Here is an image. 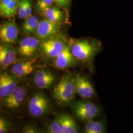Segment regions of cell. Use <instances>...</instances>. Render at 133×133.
<instances>
[{"label": "cell", "mask_w": 133, "mask_h": 133, "mask_svg": "<svg viewBox=\"0 0 133 133\" xmlns=\"http://www.w3.org/2000/svg\"><path fill=\"white\" fill-rule=\"evenodd\" d=\"M70 48L76 59L91 65L96 55L101 50L102 44L95 39H81L72 41Z\"/></svg>", "instance_id": "6da1fadb"}, {"label": "cell", "mask_w": 133, "mask_h": 133, "mask_svg": "<svg viewBox=\"0 0 133 133\" xmlns=\"http://www.w3.org/2000/svg\"><path fill=\"white\" fill-rule=\"evenodd\" d=\"M77 93L74 76L67 75L54 87L52 96L58 105L65 106L70 105Z\"/></svg>", "instance_id": "7a4b0ae2"}, {"label": "cell", "mask_w": 133, "mask_h": 133, "mask_svg": "<svg viewBox=\"0 0 133 133\" xmlns=\"http://www.w3.org/2000/svg\"><path fill=\"white\" fill-rule=\"evenodd\" d=\"M70 107L76 119L85 122L98 117L102 114L100 107L87 99L71 102Z\"/></svg>", "instance_id": "3957f363"}, {"label": "cell", "mask_w": 133, "mask_h": 133, "mask_svg": "<svg viewBox=\"0 0 133 133\" xmlns=\"http://www.w3.org/2000/svg\"><path fill=\"white\" fill-rule=\"evenodd\" d=\"M51 105L46 95L42 92H36L29 101L30 113L34 117H38L45 115L50 109Z\"/></svg>", "instance_id": "277c9868"}, {"label": "cell", "mask_w": 133, "mask_h": 133, "mask_svg": "<svg viewBox=\"0 0 133 133\" xmlns=\"http://www.w3.org/2000/svg\"><path fill=\"white\" fill-rule=\"evenodd\" d=\"M67 46L62 38L53 36L42 39L39 48L45 56L49 58H55Z\"/></svg>", "instance_id": "5b68a950"}, {"label": "cell", "mask_w": 133, "mask_h": 133, "mask_svg": "<svg viewBox=\"0 0 133 133\" xmlns=\"http://www.w3.org/2000/svg\"><path fill=\"white\" fill-rule=\"evenodd\" d=\"M74 76L77 93L84 99L94 98L96 96V92L90 80L82 74H77Z\"/></svg>", "instance_id": "8992f818"}, {"label": "cell", "mask_w": 133, "mask_h": 133, "mask_svg": "<svg viewBox=\"0 0 133 133\" xmlns=\"http://www.w3.org/2000/svg\"><path fill=\"white\" fill-rule=\"evenodd\" d=\"M26 95V92L24 87L17 86L11 94L2 99L1 105L6 109H16L24 101Z\"/></svg>", "instance_id": "52a82bcc"}, {"label": "cell", "mask_w": 133, "mask_h": 133, "mask_svg": "<svg viewBox=\"0 0 133 133\" xmlns=\"http://www.w3.org/2000/svg\"><path fill=\"white\" fill-rule=\"evenodd\" d=\"M18 34V29L13 20L5 22L0 26V38L2 43L11 44L16 43Z\"/></svg>", "instance_id": "ba28073f"}, {"label": "cell", "mask_w": 133, "mask_h": 133, "mask_svg": "<svg viewBox=\"0 0 133 133\" xmlns=\"http://www.w3.org/2000/svg\"><path fill=\"white\" fill-rule=\"evenodd\" d=\"M39 44L40 42L37 38L25 37L20 43L17 52L21 57H33L39 48Z\"/></svg>", "instance_id": "9c48e42d"}, {"label": "cell", "mask_w": 133, "mask_h": 133, "mask_svg": "<svg viewBox=\"0 0 133 133\" xmlns=\"http://www.w3.org/2000/svg\"><path fill=\"white\" fill-rule=\"evenodd\" d=\"M34 81L38 88L48 89L53 85L56 81V77L51 71L46 69H41L35 72Z\"/></svg>", "instance_id": "30bf717a"}, {"label": "cell", "mask_w": 133, "mask_h": 133, "mask_svg": "<svg viewBox=\"0 0 133 133\" xmlns=\"http://www.w3.org/2000/svg\"><path fill=\"white\" fill-rule=\"evenodd\" d=\"M61 28L59 23L52 22L47 19L39 21L35 33L36 38L45 39L53 37Z\"/></svg>", "instance_id": "8fae6325"}, {"label": "cell", "mask_w": 133, "mask_h": 133, "mask_svg": "<svg viewBox=\"0 0 133 133\" xmlns=\"http://www.w3.org/2000/svg\"><path fill=\"white\" fill-rule=\"evenodd\" d=\"M18 77L5 72L0 75V98L3 99L11 94L17 87Z\"/></svg>", "instance_id": "7c38bea8"}, {"label": "cell", "mask_w": 133, "mask_h": 133, "mask_svg": "<svg viewBox=\"0 0 133 133\" xmlns=\"http://www.w3.org/2000/svg\"><path fill=\"white\" fill-rule=\"evenodd\" d=\"M76 59L71 53L70 48L67 46L55 58L54 66L58 69H66L76 64Z\"/></svg>", "instance_id": "4fadbf2b"}, {"label": "cell", "mask_w": 133, "mask_h": 133, "mask_svg": "<svg viewBox=\"0 0 133 133\" xmlns=\"http://www.w3.org/2000/svg\"><path fill=\"white\" fill-rule=\"evenodd\" d=\"M16 51L10 44L2 43L0 45V64L3 67H7L15 62Z\"/></svg>", "instance_id": "5bb4252c"}, {"label": "cell", "mask_w": 133, "mask_h": 133, "mask_svg": "<svg viewBox=\"0 0 133 133\" xmlns=\"http://www.w3.org/2000/svg\"><path fill=\"white\" fill-rule=\"evenodd\" d=\"M55 119L59 123L64 133H78V126L75 120L69 114H58Z\"/></svg>", "instance_id": "9a60e30c"}, {"label": "cell", "mask_w": 133, "mask_h": 133, "mask_svg": "<svg viewBox=\"0 0 133 133\" xmlns=\"http://www.w3.org/2000/svg\"><path fill=\"white\" fill-rule=\"evenodd\" d=\"M34 61H25L15 63L11 67L12 75L17 77L26 76L32 72L34 70Z\"/></svg>", "instance_id": "2e32d148"}, {"label": "cell", "mask_w": 133, "mask_h": 133, "mask_svg": "<svg viewBox=\"0 0 133 133\" xmlns=\"http://www.w3.org/2000/svg\"><path fill=\"white\" fill-rule=\"evenodd\" d=\"M19 0H0V15L2 17L10 18L18 11Z\"/></svg>", "instance_id": "e0dca14e"}, {"label": "cell", "mask_w": 133, "mask_h": 133, "mask_svg": "<svg viewBox=\"0 0 133 133\" xmlns=\"http://www.w3.org/2000/svg\"><path fill=\"white\" fill-rule=\"evenodd\" d=\"M107 131V123L105 119L100 121L92 120L86 122L82 132L84 133H104Z\"/></svg>", "instance_id": "ac0fdd59"}, {"label": "cell", "mask_w": 133, "mask_h": 133, "mask_svg": "<svg viewBox=\"0 0 133 133\" xmlns=\"http://www.w3.org/2000/svg\"><path fill=\"white\" fill-rule=\"evenodd\" d=\"M46 19L54 23H60L65 18V15L62 10L55 6H50L42 12Z\"/></svg>", "instance_id": "d6986e66"}, {"label": "cell", "mask_w": 133, "mask_h": 133, "mask_svg": "<svg viewBox=\"0 0 133 133\" xmlns=\"http://www.w3.org/2000/svg\"><path fill=\"white\" fill-rule=\"evenodd\" d=\"M22 25V31L26 35L35 33L38 28L39 21L35 15H30L25 18Z\"/></svg>", "instance_id": "ffe728a7"}, {"label": "cell", "mask_w": 133, "mask_h": 133, "mask_svg": "<svg viewBox=\"0 0 133 133\" xmlns=\"http://www.w3.org/2000/svg\"><path fill=\"white\" fill-rule=\"evenodd\" d=\"M32 0H19L18 16L20 18L24 19L31 14Z\"/></svg>", "instance_id": "44dd1931"}, {"label": "cell", "mask_w": 133, "mask_h": 133, "mask_svg": "<svg viewBox=\"0 0 133 133\" xmlns=\"http://www.w3.org/2000/svg\"><path fill=\"white\" fill-rule=\"evenodd\" d=\"M44 131L48 133H64L61 125L55 119L44 123Z\"/></svg>", "instance_id": "7402d4cb"}, {"label": "cell", "mask_w": 133, "mask_h": 133, "mask_svg": "<svg viewBox=\"0 0 133 133\" xmlns=\"http://www.w3.org/2000/svg\"><path fill=\"white\" fill-rule=\"evenodd\" d=\"M53 0H37L36 8L41 12L51 6Z\"/></svg>", "instance_id": "603a6c76"}, {"label": "cell", "mask_w": 133, "mask_h": 133, "mask_svg": "<svg viewBox=\"0 0 133 133\" xmlns=\"http://www.w3.org/2000/svg\"><path fill=\"white\" fill-rule=\"evenodd\" d=\"M23 133H41V130L37 126L35 125H28L25 126L21 130Z\"/></svg>", "instance_id": "cb8c5ba5"}, {"label": "cell", "mask_w": 133, "mask_h": 133, "mask_svg": "<svg viewBox=\"0 0 133 133\" xmlns=\"http://www.w3.org/2000/svg\"><path fill=\"white\" fill-rule=\"evenodd\" d=\"M9 123L3 117L0 118V133H6L9 128Z\"/></svg>", "instance_id": "d4e9b609"}, {"label": "cell", "mask_w": 133, "mask_h": 133, "mask_svg": "<svg viewBox=\"0 0 133 133\" xmlns=\"http://www.w3.org/2000/svg\"><path fill=\"white\" fill-rule=\"evenodd\" d=\"M57 5L62 8H66L70 5L71 0H53Z\"/></svg>", "instance_id": "484cf974"}]
</instances>
